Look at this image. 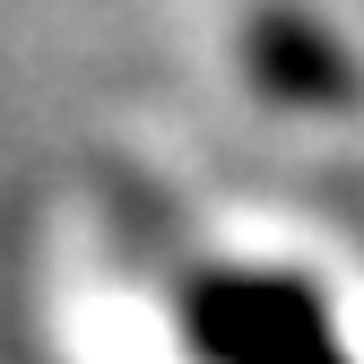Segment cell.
<instances>
[{
  "instance_id": "3",
  "label": "cell",
  "mask_w": 364,
  "mask_h": 364,
  "mask_svg": "<svg viewBox=\"0 0 364 364\" xmlns=\"http://www.w3.org/2000/svg\"><path fill=\"white\" fill-rule=\"evenodd\" d=\"M304 364H347V355H338V347H312V355H304Z\"/></svg>"
},
{
  "instance_id": "1",
  "label": "cell",
  "mask_w": 364,
  "mask_h": 364,
  "mask_svg": "<svg viewBox=\"0 0 364 364\" xmlns=\"http://www.w3.org/2000/svg\"><path fill=\"white\" fill-rule=\"evenodd\" d=\"M182 330L208 364H304L312 347H330L321 304L295 278H200Z\"/></svg>"
},
{
  "instance_id": "2",
  "label": "cell",
  "mask_w": 364,
  "mask_h": 364,
  "mask_svg": "<svg viewBox=\"0 0 364 364\" xmlns=\"http://www.w3.org/2000/svg\"><path fill=\"white\" fill-rule=\"evenodd\" d=\"M252 78H260L278 105H338V96H347V53H338L312 18L260 9V26H252Z\"/></svg>"
}]
</instances>
